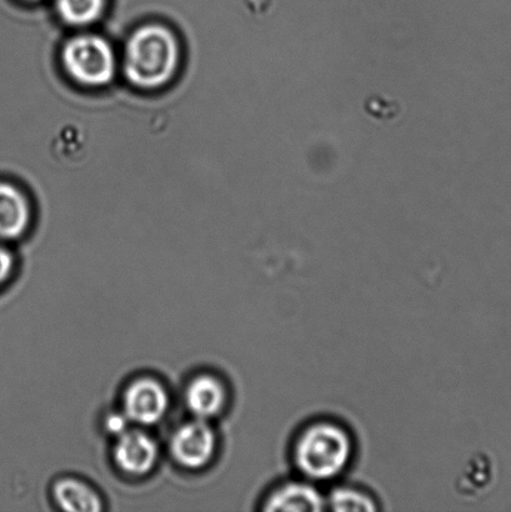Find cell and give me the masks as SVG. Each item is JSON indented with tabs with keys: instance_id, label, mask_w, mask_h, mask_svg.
I'll use <instances>...</instances> for the list:
<instances>
[{
	"instance_id": "7",
	"label": "cell",
	"mask_w": 511,
	"mask_h": 512,
	"mask_svg": "<svg viewBox=\"0 0 511 512\" xmlns=\"http://www.w3.org/2000/svg\"><path fill=\"white\" fill-rule=\"evenodd\" d=\"M159 450L152 436L138 429H128L117 436L113 458L124 474L147 475L157 465Z\"/></svg>"
},
{
	"instance_id": "11",
	"label": "cell",
	"mask_w": 511,
	"mask_h": 512,
	"mask_svg": "<svg viewBox=\"0 0 511 512\" xmlns=\"http://www.w3.org/2000/svg\"><path fill=\"white\" fill-rule=\"evenodd\" d=\"M327 510L370 512L380 510L379 501L369 490L357 485H339L325 495Z\"/></svg>"
},
{
	"instance_id": "3",
	"label": "cell",
	"mask_w": 511,
	"mask_h": 512,
	"mask_svg": "<svg viewBox=\"0 0 511 512\" xmlns=\"http://www.w3.org/2000/svg\"><path fill=\"white\" fill-rule=\"evenodd\" d=\"M62 59L69 77L84 87H104L112 82L117 68L113 48L107 40L94 34L68 40Z\"/></svg>"
},
{
	"instance_id": "8",
	"label": "cell",
	"mask_w": 511,
	"mask_h": 512,
	"mask_svg": "<svg viewBox=\"0 0 511 512\" xmlns=\"http://www.w3.org/2000/svg\"><path fill=\"white\" fill-rule=\"evenodd\" d=\"M227 404V386L217 376L199 375L190 381L185 390V405L195 419H213L223 413Z\"/></svg>"
},
{
	"instance_id": "4",
	"label": "cell",
	"mask_w": 511,
	"mask_h": 512,
	"mask_svg": "<svg viewBox=\"0 0 511 512\" xmlns=\"http://www.w3.org/2000/svg\"><path fill=\"white\" fill-rule=\"evenodd\" d=\"M170 450L183 468L199 470L213 460L217 451V435L208 421L194 419L174 431Z\"/></svg>"
},
{
	"instance_id": "9",
	"label": "cell",
	"mask_w": 511,
	"mask_h": 512,
	"mask_svg": "<svg viewBox=\"0 0 511 512\" xmlns=\"http://www.w3.org/2000/svg\"><path fill=\"white\" fill-rule=\"evenodd\" d=\"M32 210L27 197L13 184L0 182V240H15L27 232Z\"/></svg>"
},
{
	"instance_id": "2",
	"label": "cell",
	"mask_w": 511,
	"mask_h": 512,
	"mask_svg": "<svg viewBox=\"0 0 511 512\" xmlns=\"http://www.w3.org/2000/svg\"><path fill=\"white\" fill-rule=\"evenodd\" d=\"M179 60V43L172 30L159 24L143 25L125 45L124 74L134 87L158 89L177 73Z\"/></svg>"
},
{
	"instance_id": "13",
	"label": "cell",
	"mask_w": 511,
	"mask_h": 512,
	"mask_svg": "<svg viewBox=\"0 0 511 512\" xmlns=\"http://www.w3.org/2000/svg\"><path fill=\"white\" fill-rule=\"evenodd\" d=\"M15 260L12 253L0 245V286H3L13 275Z\"/></svg>"
},
{
	"instance_id": "1",
	"label": "cell",
	"mask_w": 511,
	"mask_h": 512,
	"mask_svg": "<svg viewBox=\"0 0 511 512\" xmlns=\"http://www.w3.org/2000/svg\"><path fill=\"white\" fill-rule=\"evenodd\" d=\"M357 453V443L347 425L330 418L304 424L290 444V460L300 478L314 484L338 480L347 473Z\"/></svg>"
},
{
	"instance_id": "14",
	"label": "cell",
	"mask_w": 511,
	"mask_h": 512,
	"mask_svg": "<svg viewBox=\"0 0 511 512\" xmlns=\"http://www.w3.org/2000/svg\"><path fill=\"white\" fill-rule=\"evenodd\" d=\"M129 423L130 421L124 413L110 415L107 421H105L107 430L110 434L115 436H119L120 434H123L124 431H127L129 429Z\"/></svg>"
},
{
	"instance_id": "5",
	"label": "cell",
	"mask_w": 511,
	"mask_h": 512,
	"mask_svg": "<svg viewBox=\"0 0 511 512\" xmlns=\"http://www.w3.org/2000/svg\"><path fill=\"white\" fill-rule=\"evenodd\" d=\"M170 405L167 389L152 378H140L128 385L123 395V413L130 424L150 426L167 415Z\"/></svg>"
},
{
	"instance_id": "6",
	"label": "cell",
	"mask_w": 511,
	"mask_h": 512,
	"mask_svg": "<svg viewBox=\"0 0 511 512\" xmlns=\"http://www.w3.org/2000/svg\"><path fill=\"white\" fill-rule=\"evenodd\" d=\"M260 509L272 512H318L327 510V500L317 484L299 476L274 485L265 494Z\"/></svg>"
},
{
	"instance_id": "10",
	"label": "cell",
	"mask_w": 511,
	"mask_h": 512,
	"mask_svg": "<svg viewBox=\"0 0 511 512\" xmlns=\"http://www.w3.org/2000/svg\"><path fill=\"white\" fill-rule=\"evenodd\" d=\"M53 498L63 511L98 512L103 509V501L97 491L74 478L57 481L53 486Z\"/></svg>"
},
{
	"instance_id": "15",
	"label": "cell",
	"mask_w": 511,
	"mask_h": 512,
	"mask_svg": "<svg viewBox=\"0 0 511 512\" xmlns=\"http://www.w3.org/2000/svg\"><path fill=\"white\" fill-rule=\"evenodd\" d=\"M25 2H39V0H25Z\"/></svg>"
},
{
	"instance_id": "12",
	"label": "cell",
	"mask_w": 511,
	"mask_h": 512,
	"mask_svg": "<svg viewBox=\"0 0 511 512\" xmlns=\"http://www.w3.org/2000/svg\"><path fill=\"white\" fill-rule=\"evenodd\" d=\"M105 7V0H57L60 18L73 27L97 22Z\"/></svg>"
}]
</instances>
